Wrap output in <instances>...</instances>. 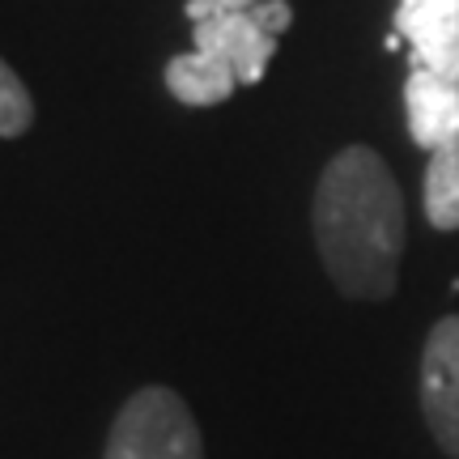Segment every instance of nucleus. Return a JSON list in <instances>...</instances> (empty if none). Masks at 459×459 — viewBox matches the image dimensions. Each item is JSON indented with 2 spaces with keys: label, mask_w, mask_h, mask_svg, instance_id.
Returning a JSON list of instances; mask_svg holds the SVG:
<instances>
[{
  "label": "nucleus",
  "mask_w": 459,
  "mask_h": 459,
  "mask_svg": "<svg viewBox=\"0 0 459 459\" xmlns=\"http://www.w3.org/2000/svg\"><path fill=\"white\" fill-rule=\"evenodd\" d=\"M34 119V102L13 68L0 60V136H22Z\"/></svg>",
  "instance_id": "1a4fd4ad"
},
{
  "label": "nucleus",
  "mask_w": 459,
  "mask_h": 459,
  "mask_svg": "<svg viewBox=\"0 0 459 459\" xmlns=\"http://www.w3.org/2000/svg\"><path fill=\"white\" fill-rule=\"evenodd\" d=\"M404 107H409L412 145L434 153L459 141V82L438 77L429 68H412L404 82Z\"/></svg>",
  "instance_id": "423d86ee"
},
{
  "label": "nucleus",
  "mask_w": 459,
  "mask_h": 459,
  "mask_svg": "<svg viewBox=\"0 0 459 459\" xmlns=\"http://www.w3.org/2000/svg\"><path fill=\"white\" fill-rule=\"evenodd\" d=\"M217 4H221V9H255L260 0H217Z\"/></svg>",
  "instance_id": "9b49d317"
},
{
  "label": "nucleus",
  "mask_w": 459,
  "mask_h": 459,
  "mask_svg": "<svg viewBox=\"0 0 459 459\" xmlns=\"http://www.w3.org/2000/svg\"><path fill=\"white\" fill-rule=\"evenodd\" d=\"M400 48H404V39H400V30H392L387 34V51H400Z\"/></svg>",
  "instance_id": "f8f14e48"
},
{
  "label": "nucleus",
  "mask_w": 459,
  "mask_h": 459,
  "mask_svg": "<svg viewBox=\"0 0 459 459\" xmlns=\"http://www.w3.org/2000/svg\"><path fill=\"white\" fill-rule=\"evenodd\" d=\"M421 412L451 459H459V315L434 324L421 353Z\"/></svg>",
  "instance_id": "7ed1b4c3"
},
{
  "label": "nucleus",
  "mask_w": 459,
  "mask_h": 459,
  "mask_svg": "<svg viewBox=\"0 0 459 459\" xmlns=\"http://www.w3.org/2000/svg\"><path fill=\"white\" fill-rule=\"evenodd\" d=\"M426 217L434 230H459V141L429 153Z\"/></svg>",
  "instance_id": "6e6552de"
},
{
  "label": "nucleus",
  "mask_w": 459,
  "mask_h": 459,
  "mask_svg": "<svg viewBox=\"0 0 459 459\" xmlns=\"http://www.w3.org/2000/svg\"><path fill=\"white\" fill-rule=\"evenodd\" d=\"M315 243L332 285L349 298L395 294L404 255V196L375 149H341L315 187Z\"/></svg>",
  "instance_id": "f257e3e1"
},
{
  "label": "nucleus",
  "mask_w": 459,
  "mask_h": 459,
  "mask_svg": "<svg viewBox=\"0 0 459 459\" xmlns=\"http://www.w3.org/2000/svg\"><path fill=\"white\" fill-rule=\"evenodd\" d=\"M166 85H170V94L183 107H217L243 82H238V73H234L230 60L196 48V51H187V56H175L166 65Z\"/></svg>",
  "instance_id": "0eeeda50"
},
{
  "label": "nucleus",
  "mask_w": 459,
  "mask_h": 459,
  "mask_svg": "<svg viewBox=\"0 0 459 459\" xmlns=\"http://www.w3.org/2000/svg\"><path fill=\"white\" fill-rule=\"evenodd\" d=\"M251 13L260 17V26L264 30H273L281 39V30H290V22H294V9L285 4V0H260Z\"/></svg>",
  "instance_id": "9d476101"
},
{
  "label": "nucleus",
  "mask_w": 459,
  "mask_h": 459,
  "mask_svg": "<svg viewBox=\"0 0 459 459\" xmlns=\"http://www.w3.org/2000/svg\"><path fill=\"white\" fill-rule=\"evenodd\" d=\"M102 459H204V438L179 392L141 387L115 417Z\"/></svg>",
  "instance_id": "f03ea898"
},
{
  "label": "nucleus",
  "mask_w": 459,
  "mask_h": 459,
  "mask_svg": "<svg viewBox=\"0 0 459 459\" xmlns=\"http://www.w3.org/2000/svg\"><path fill=\"white\" fill-rule=\"evenodd\" d=\"M192 39L200 51H213V56L230 60L243 85L260 82L264 68L273 65V51H277V34L264 30L251 9H217V13L200 17V22H192Z\"/></svg>",
  "instance_id": "39448f33"
},
{
  "label": "nucleus",
  "mask_w": 459,
  "mask_h": 459,
  "mask_svg": "<svg viewBox=\"0 0 459 459\" xmlns=\"http://www.w3.org/2000/svg\"><path fill=\"white\" fill-rule=\"evenodd\" d=\"M395 30L409 43L412 65L459 82V0H400Z\"/></svg>",
  "instance_id": "20e7f679"
}]
</instances>
